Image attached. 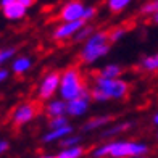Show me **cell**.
<instances>
[{
    "mask_svg": "<svg viewBox=\"0 0 158 158\" xmlns=\"http://www.w3.org/2000/svg\"><path fill=\"white\" fill-rule=\"evenodd\" d=\"M142 66L145 68V69H158V55H155V56H148V58H145L143 60V63H142Z\"/></svg>",
    "mask_w": 158,
    "mask_h": 158,
    "instance_id": "44dd1931",
    "label": "cell"
},
{
    "mask_svg": "<svg viewBox=\"0 0 158 158\" xmlns=\"http://www.w3.org/2000/svg\"><path fill=\"white\" fill-rule=\"evenodd\" d=\"M129 3V0H110V10L111 13H119Z\"/></svg>",
    "mask_w": 158,
    "mask_h": 158,
    "instance_id": "d6986e66",
    "label": "cell"
},
{
    "mask_svg": "<svg viewBox=\"0 0 158 158\" xmlns=\"http://www.w3.org/2000/svg\"><path fill=\"white\" fill-rule=\"evenodd\" d=\"M6 148H8V142L2 140V142H0V153H3V152H5Z\"/></svg>",
    "mask_w": 158,
    "mask_h": 158,
    "instance_id": "4316f807",
    "label": "cell"
},
{
    "mask_svg": "<svg viewBox=\"0 0 158 158\" xmlns=\"http://www.w3.org/2000/svg\"><path fill=\"white\" fill-rule=\"evenodd\" d=\"M5 77H6V71H5V69H2V71H0V81H3Z\"/></svg>",
    "mask_w": 158,
    "mask_h": 158,
    "instance_id": "f1b7e54d",
    "label": "cell"
},
{
    "mask_svg": "<svg viewBox=\"0 0 158 158\" xmlns=\"http://www.w3.org/2000/svg\"><path fill=\"white\" fill-rule=\"evenodd\" d=\"M153 123H155V124L158 126V113H156V114H155V116H153Z\"/></svg>",
    "mask_w": 158,
    "mask_h": 158,
    "instance_id": "f546056e",
    "label": "cell"
},
{
    "mask_svg": "<svg viewBox=\"0 0 158 158\" xmlns=\"http://www.w3.org/2000/svg\"><path fill=\"white\" fill-rule=\"evenodd\" d=\"M24 13H26V5L21 3L19 0H15V2H11V3L3 5V15L8 18V19L23 18Z\"/></svg>",
    "mask_w": 158,
    "mask_h": 158,
    "instance_id": "9c48e42d",
    "label": "cell"
},
{
    "mask_svg": "<svg viewBox=\"0 0 158 158\" xmlns=\"http://www.w3.org/2000/svg\"><path fill=\"white\" fill-rule=\"evenodd\" d=\"M156 11H158V0H153L142 8V13H156Z\"/></svg>",
    "mask_w": 158,
    "mask_h": 158,
    "instance_id": "603a6c76",
    "label": "cell"
},
{
    "mask_svg": "<svg viewBox=\"0 0 158 158\" xmlns=\"http://www.w3.org/2000/svg\"><path fill=\"white\" fill-rule=\"evenodd\" d=\"M110 121H111V116H98V118H92V119H89L87 123L82 126V131H84V132H90V131H94V129H98V127L105 126L106 123H110Z\"/></svg>",
    "mask_w": 158,
    "mask_h": 158,
    "instance_id": "7c38bea8",
    "label": "cell"
},
{
    "mask_svg": "<svg viewBox=\"0 0 158 158\" xmlns=\"http://www.w3.org/2000/svg\"><path fill=\"white\" fill-rule=\"evenodd\" d=\"M69 134H73V127L69 124H66V126L56 127V129H50V132H47L44 137H42V140L48 143V142H55V140H61L63 137H66Z\"/></svg>",
    "mask_w": 158,
    "mask_h": 158,
    "instance_id": "8fae6325",
    "label": "cell"
},
{
    "mask_svg": "<svg viewBox=\"0 0 158 158\" xmlns=\"http://www.w3.org/2000/svg\"><path fill=\"white\" fill-rule=\"evenodd\" d=\"M58 82H60V73H58V71H55V73H50V74L44 79V82L40 84L39 98H40V100L50 98V97L55 94L56 87H58Z\"/></svg>",
    "mask_w": 158,
    "mask_h": 158,
    "instance_id": "52a82bcc",
    "label": "cell"
},
{
    "mask_svg": "<svg viewBox=\"0 0 158 158\" xmlns=\"http://www.w3.org/2000/svg\"><path fill=\"white\" fill-rule=\"evenodd\" d=\"M87 106H89V98L77 97L66 103V113L71 114V116H81V114L87 111Z\"/></svg>",
    "mask_w": 158,
    "mask_h": 158,
    "instance_id": "ba28073f",
    "label": "cell"
},
{
    "mask_svg": "<svg viewBox=\"0 0 158 158\" xmlns=\"http://www.w3.org/2000/svg\"><path fill=\"white\" fill-rule=\"evenodd\" d=\"M97 87L102 89L105 94H108L110 98H124L129 89L124 81H118L114 77H103V76L97 79Z\"/></svg>",
    "mask_w": 158,
    "mask_h": 158,
    "instance_id": "277c9868",
    "label": "cell"
},
{
    "mask_svg": "<svg viewBox=\"0 0 158 158\" xmlns=\"http://www.w3.org/2000/svg\"><path fill=\"white\" fill-rule=\"evenodd\" d=\"M84 26V19H76V21H68L66 24L60 26L58 29L55 31L53 37L55 39H64L68 37V35H71L73 32H76L77 29H81V27Z\"/></svg>",
    "mask_w": 158,
    "mask_h": 158,
    "instance_id": "30bf717a",
    "label": "cell"
},
{
    "mask_svg": "<svg viewBox=\"0 0 158 158\" xmlns=\"http://www.w3.org/2000/svg\"><path fill=\"white\" fill-rule=\"evenodd\" d=\"M39 158H56V156H52V155H44V156H39Z\"/></svg>",
    "mask_w": 158,
    "mask_h": 158,
    "instance_id": "4dcf8cb0",
    "label": "cell"
},
{
    "mask_svg": "<svg viewBox=\"0 0 158 158\" xmlns=\"http://www.w3.org/2000/svg\"><path fill=\"white\" fill-rule=\"evenodd\" d=\"M60 94L64 100H73L77 97L89 98V94L84 87L82 76L79 74L76 68H69L61 77V85H60Z\"/></svg>",
    "mask_w": 158,
    "mask_h": 158,
    "instance_id": "7a4b0ae2",
    "label": "cell"
},
{
    "mask_svg": "<svg viewBox=\"0 0 158 158\" xmlns=\"http://www.w3.org/2000/svg\"><path fill=\"white\" fill-rule=\"evenodd\" d=\"M121 74V68L116 66V64H110V66H106L102 73H100V76L103 77H116Z\"/></svg>",
    "mask_w": 158,
    "mask_h": 158,
    "instance_id": "ac0fdd59",
    "label": "cell"
},
{
    "mask_svg": "<svg viewBox=\"0 0 158 158\" xmlns=\"http://www.w3.org/2000/svg\"><path fill=\"white\" fill-rule=\"evenodd\" d=\"M150 152V147L137 140H114L105 145H100L92 150V158H129V156H143Z\"/></svg>",
    "mask_w": 158,
    "mask_h": 158,
    "instance_id": "6da1fadb",
    "label": "cell"
},
{
    "mask_svg": "<svg viewBox=\"0 0 158 158\" xmlns=\"http://www.w3.org/2000/svg\"><path fill=\"white\" fill-rule=\"evenodd\" d=\"M94 13H95V8H89V10H84V15H82V19H89L90 16H94Z\"/></svg>",
    "mask_w": 158,
    "mask_h": 158,
    "instance_id": "d4e9b609",
    "label": "cell"
},
{
    "mask_svg": "<svg viewBox=\"0 0 158 158\" xmlns=\"http://www.w3.org/2000/svg\"><path fill=\"white\" fill-rule=\"evenodd\" d=\"M84 15V6L79 0H73L63 6V10L60 11L58 16H55V19H61V21H76V19H82Z\"/></svg>",
    "mask_w": 158,
    "mask_h": 158,
    "instance_id": "8992f818",
    "label": "cell"
},
{
    "mask_svg": "<svg viewBox=\"0 0 158 158\" xmlns=\"http://www.w3.org/2000/svg\"><path fill=\"white\" fill-rule=\"evenodd\" d=\"M79 142H81V135H73V134H69L66 135V137H63L60 140V145L63 148H66V147H73V145H79Z\"/></svg>",
    "mask_w": 158,
    "mask_h": 158,
    "instance_id": "2e32d148",
    "label": "cell"
},
{
    "mask_svg": "<svg viewBox=\"0 0 158 158\" xmlns=\"http://www.w3.org/2000/svg\"><path fill=\"white\" fill-rule=\"evenodd\" d=\"M129 127H131V123H121V124H116V126H113V127H110V129H106V131H103L102 137H111V135H116V134L126 131V129H129Z\"/></svg>",
    "mask_w": 158,
    "mask_h": 158,
    "instance_id": "9a60e30c",
    "label": "cell"
},
{
    "mask_svg": "<svg viewBox=\"0 0 158 158\" xmlns=\"http://www.w3.org/2000/svg\"><path fill=\"white\" fill-rule=\"evenodd\" d=\"M90 97L94 98V100H97V102H105V100H108L110 97H108V94H105V92L102 90V89H94L90 92Z\"/></svg>",
    "mask_w": 158,
    "mask_h": 158,
    "instance_id": "7402d4cb",
    "label": "cell"
},
{
    "mask_svg": "<svg viewBox=\"0 0 158 158\" xmlns=\"http://www.w3.org/2000/svg\"><path fill=\"white\" fill-rule=\"evenodd\" d=\"M84 155V148L81 145H73V147H66L56 155V158H81Z\"/></svg>",
    "mask_w": 158,
    "mask_h": 158,
    "instance_id": "5bb4252c",
    "label": "cell"
},
{
    "mask_svg": "<svg viewBox=\"0 0 158 158\" xmlns=\"http://www.w3.org/2000/svg\"><path fill=\"white\" fill-rule=\"evenodd\" d=\"M106 40H108V32H98L97 35H94L87 42V45H85L84 52L81 55L82 61L90 63V61L100 58L102 55H105L110 48V44Z\"/></svg>",
    "mask_w": 158,
    "mask_h": 158,
    "instance_id": "3957f363",
    "label": "cell"
},
{
    "mask_svg": "<svg viewBox=\"0 0 158 158\" xmlns=\"http://www.w3.org/2000/svg\"><path fill=\"white\" fill-rule=\"evenodd\" d=\"M129 158H147V155H143V156H129Z\"/></svg>",
    "mask_w": 158,
    "mask_h": 158,
    "instance_id": "d6a6232c",
    "label": "cell"
},
{
    "mask_svg": "<svg viewBox=\"0 0 158 158\" xmlns=\"http://www.w3.org/2000/svg\"><path fill=\"white\" fill-rule=\"evenodd\" d=\"M39 111H40V103L39 102H29V103L21 105L15 111V114H13V126L19 127L26 123H29L31 119H34L37 116Z\"/></svg>",
    "mask_w": 158,
    "mask_h": 158,
    "instance_id": "5b68a950",
    "label": "cell"
},
{
    "mask_svg": "<svg viewBox=\"0 0 158 158\" xmlns=\"http://www.w3.org/2000/svg\"><path fill=\"white\" fill-rule=\"evenodd\" d=\"M153 21H155V23H158V11L155 13V18H153Z\"/></svg>",
    "mask_w": 158,
    "mask_h": 158,
    "instance_id": "1f68e13d",
    "label": "cell"
},
{
    "mask_svg": "<svg viewBox=\"0 0 158 158\" xmlns=\"http://www.w3.org/2000/svg\"><path fill=\"white\" fill-rule=\"evenodd\" d=\"M68 124V119L64 116H53L52 119L48 121V126L50 129H56V127H61V126H66Z\"/></svg>",
    "mask_w": 158,
    "mask_h": 158,
    "instance_id": "ffe728a7",
    "label": "cell"
},
{
    "mask_svg": "<svg viewBox=\"0 0 158 158\" xmlns=\"http://www.w3.org/2000/svg\"><path fill=\"white\" fill-rule=\"evenodd\" d=\"M45 111H47V114H48L50 118H53V116H63V114L66 113V103L61 102V100H56V102L48 103Z\"/></svg>",
    "mask_w": 158,
    "mask_h": 158,
    "instance_id": "4fadbf2b",
    "label": "cell"
},
{
    "mask_svg": "<svg viewBox=\"0 0 158 158\" xmlns=\"http://www.w3.org/2000/svg\"><path fill=\"white\" fill-rule=\"evenodd\" d=\"M15 53V50L13 48H10V50H3V52H0V63L2 61H5L6 58H10V56Z\"/></svg>",
    "mask_w": 158,
    "mask_h": 158,
    "instance_id": "cb8c5ba5",
    "label": "cell"
},
{
    "mask_svg": "<svg viewBox=\"0 0 158 158\" xmlns=\"http://www.w3.org/2000/svg\"><path fill=\"white\" fill-rule=\"evenodd\" d=\"M29 66H31V61L27 58H18L15 61V64H13V69H15L16 74H21V73H24Z\"/></svg>",
    "mask_w": 158,
    "mask_h": 158,
    "instance_id": "e0dca14e",
    "label": "cell"
},
{
    "mask_svg": "<svg viewBox=\"0 0 158 158\" xmlns=\"http://www.w3.org/2000/svg\"><path fill=\"white\" fill-rule=\"evenodd\" d=\"M19 2H21V3H24L26 6H31V5L35 2V0H19Z\"/></svg>",
    "mask_w": 158,
    "mask_h": 158,
    "instance_id": "83f0119b",
    "label": "cell"
},
{
    "mask_svg": "<svg viewBox=\"0 0 158 158\" xmlns=\"http://www.w3.org/2000/svg\"><path fill=\"white\" fill-rule=\"evenodd\" d=\"M90 32H92V29H90V27H87V29H84L82 32H79V34H77V37H76V40H81V39H84L85 35H89Z\"/></svg>",
    "mask_w": 158,
    "mask_h": 158,
    "instance_id": "484cf974",
    "label": "cell"
}]
</instances>
